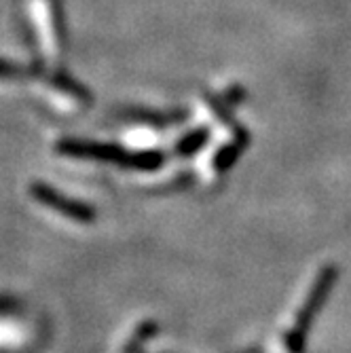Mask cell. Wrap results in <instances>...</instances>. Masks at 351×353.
I'll list each match as a JSON object with an SVG mask.
<instances>
[{
  "label": "cell",
  "instance_id": "obj_2",
  "mask_svg": "<svg viewBox=\"0 0 351 353\" xmlns=\"http://www.w3.org/2000/svg\"><path fill=\"white\" fill-rule=\"evenodd\" d=\"M34 195L37 199H41L45 205L61 212L63 216H68L72 220H81V222H89L93 218V212L89 208H85L83 203H74V201H68V199H59L53 190H49V186H37L34 190Z\"/></svg>",
  "mask_w": 351,
  "mask_h": 353
},
{
  "label": "cell",
  "instance_id": "obj_1",
  "mask_svg": "<svg viewBox=\"0 0 351 353\" xmlns=\"http://www.w3.org/2000/svg\"><path fill=\"white\" fill-rule=\"evenodd\" d=\"M334 275H337L334 269H326V271L322 273L320 281H317V285L311 288V292H309V296H307L303 309L299 311V315H297V319H294L292 328H290L288 332H285V336H283V349L288 351V353H299V351H301L303 336H305V332H307V328H309L311 317H313V313H315L317 309H320V305L324 303L326 292H328V285H330V281H334Z\"/></svg>",
  "mask_w": 351,
  "mask_h": 353
}]
</instances>
